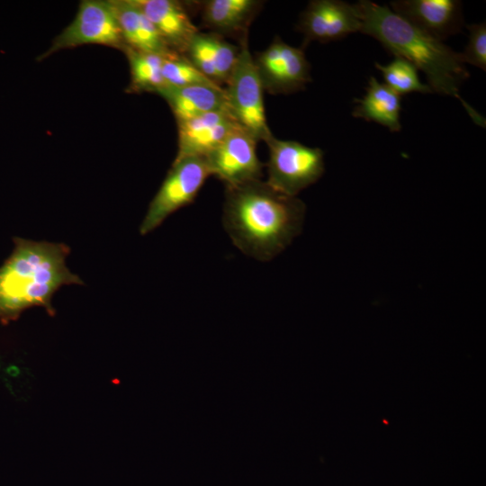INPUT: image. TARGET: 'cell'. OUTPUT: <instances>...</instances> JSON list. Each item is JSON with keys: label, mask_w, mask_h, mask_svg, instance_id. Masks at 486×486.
I'll return each instance as SVG.
<instances>
[{"label": "cell", "mask_w": 486, "mask_h": 486, "mask_svg": "<svg viewBox=\"0 0 486 486\" xmlns=\"http://www.w3.org/2000/svg\"><path fill=\"white\" fill-rule=\"evenodd\" d=\"M469 40L462 54L464 63L486 70V25L485 22L470 24Z\"/></svg>", "instance_id": "obj_22"}, {"label": "cell", "mask_w": 486, "mask_h": 486, "mask_svg": "<svg viewBox=\"0 0 486 486\" xmlns=\"http://www.w3.org/2000/svg\"><path fill=\"white\" fill-rule=\"evenodd\" d=\"M238 127L228 110L177 121L178 149L175 159L205 158Z\"/></svg>", "instance_id": "obj_11"}, {"label": "cell", "mask_w": 486, "mask_h": 486, "mask_svg": "<svg viewBox=\"0 0 486 486\" xmlns=\"http://www.w3.org/2000/svg\"><path fill=\"white\" fill-rule=\"evenodd\" d=\"M239 53L224 88L227 110L236 123L257 142L272 136L266 116L263 86L254 57L249 51L248 34L239 39Z\"/></svg>", "instance_id": "obj_4"}, {"label": "cell", "mask_w": 486, "mask_h": 486, "mask_svg": "<svg viewBox=\"0 0 486 486\" xmlns=\"http://www.w3.org/2000/svg\"><path fill=\"white\" fill-rule=\"evenodd\" d=\"M269 149L266 183L290 196L316 183L325 170L324 152L294 140H283L274 135L266 142Z\"/></svg>", "instance_id": "obj_5"}, {"label": "cell", "mask_w": 486, "mask_h": 486, "mask_svg": "<svg viewBox=\"0 0 486 486\" xmlns=\"http://www.w3.org/2000/svg\"><path fill=\"white\" fill-rule=\"evenodd\" d=\"M211 176L205 158L175 159L140 226L141 235L157 229L169 215L194 202Z\"/></svg>", "instance_id": "obj_6"}, {"label": "cell", "mask_w": 486, "mask_h": 486, "mask_svg": "<svg viewBox=\"0 0 486 486\" xmlns=\"http://www.w3.org/2000/svg\"><path fill=\"white\" fill-rule=\"evenodd\" d=\"M305 210L296 196L280 193L259 179L226 186L222 222L238 249L269 261L300 234Z\"/></svg>", "instance_id": "obj_1"}, {"label": "cell", "mask_w": 486, "mask_h": 486, "mask_svg": "<svg viewBox=\"0 0 486 486\" xmlns=\"http://www.w3.org/2000/svg\"><path fill=\"white\" fill-rule=\"evenodd\" d=\"M124 49L130 63L131 90L159 94L166 86L162 75L165 56L129 47Z\"/></svg>", "instance_id": "obj_19"}, {"label": "cell", "mask_w": 486, "mask_h": 486, "mask_svg": "<svg viewBox=\"0 0 486 486\" xmlns=\"http://www.w3.org/2000/svg\"><path fill=\"white\" fill-rule=\"evenodd\" d=\"M115 13L125 47L166 56L172 51L134 0L110 1Z\"/></svg>", "instance_id": "obj_15"}, {"label": "cell", "mask_w": 486, "mask_h": 486, "mask_svg": "<svg viewBox=\"0 0 486 486\" xmlns=\"http://www.w3.org/2000/svg\"><path fill=\"white\" fill-rule=\"evenodd\" d=\"M63 243L14 238V249L0 267V320H16L25 310L42 307L55 314L51 300L63 285L83 284L66 265Z\"/></svg>", "instance_id": "obj_3"}, {"label": "cell", "mask_w": 486, "mask_h": 486, "mask_svg": "<svg viewBox=\"0 0 486 486\" xmlns=\"http://www.w3.org/2000/svg\"><path fill=\"white\" fill-rule=\"evenodd\" d=\"M361 14L356 4L340 0H313L302 13L297 30L305 47L312 40L322 43L341 40L360 32Z\"/></svg>", "instance_id": "obj_10"}, {"label": "cell", "mask_w": 486, "mask_h": 486, "mask_svg": "<svg viewBox=\"0 0 486 486\" xmlns=\"http://www.w3.org/2000/svg\"><path fill=\"white\" fill-rule=\"evenodd\" d=\"M158 32L168 48L184 54L199 32L183 4L173 0H134Z\"/></svg>", "instance_id": "obj_14"}, {"label": "cell", "mask_w": 486, "mask_h": 486, "mask_svg": "<svg viewBox=\"0 0 486 486\" xmlns=\"http://www.w3.org/2000/svg\"><path fill=\"white\" fill-rule=\"evenodd\" d=\"M390 4L394 13L442 41L464 26L458 0H399Z\"/></svg>", "instance_id": "obj_12"}, {"label": "cell", "mask_w": 486, "mask_h": 486, "mask_svg": "<svg viewBox=\"0 0 486 486\" xmlns=\"http://www.w3.org/2000/svg\"><path fill=\"white\" fill-rule=\"evenodd\" d=\"M8 372H9V374L17 375L19 374V369L15 366H11L8 369Z\"/></svg>", "instance_id": "obj_23"}, {"label": "cell", "mask_w": 486, "mask_h": 486, "mask_svg": "<svg viewBox=\"0 0 486 486\" xmlns=\"http://www.w3.org/2000/svg\"><path fill=\"white\" fill-rule=\"evenodd\" d=\"M162 75L166 86L216 85L202 74L184 55L176 52L164 57Z\"/></svg>", "instance_id": "obj_21"}, {"label": "cell", "mask_w": 486, "mask_h": 486, "mask_svg": "<svg viewBox=\"0 0 486 486\" xmlns=\"http://www.w3.org/2000/svg\"><path fill=\"white\" fill-rule=\"evenodd\" d=\"M238 53L239 46L225 40L221 35L198 32L184 55L202 74L221 86L229 80Z\"/></svg>", "instance_id": "obj_13"}, {"label": "cell", "mask_w": 486, "mask_h": 486, "mask_svg": "<svg viewBox=\"0 0 486 486\" xmlns=\"http://www.w3.org/2000/svg\"><path fill=\"white\" fill-rule=\"evenodd\" d=\"M355 103L354 117L379 123L392 132L400 130V96L374 76L369 78L363 98L355 99Z\"/></svg>", "instance_id": "obj_18"}, {"label": "cell", "mask_w": 486, "mask_h": 486, "mask_svg": "<svg viewBox=\"0 0 486 486\" xmlns=\"http://www.w3.org/2000/svg\"><path fill=\"white\" fill-rule=\"evenodd\" d=\"M356 4L362 20L360 32L374 37L395 57L423 71L433 93L458 96L461 86L470 76L461 53L386 5L369 0Z\"/></svg>", "instance_id": "obj_2"}, {"label": "cell", "mask_w": 486, "mask_h": 486, "mask_svg": "<svg viewBox=\"0 0 486 486\" xmlns=\"http://www.w3.org/2000/svg\"><path fill=\"white\" fill-rule=\"evenodd\" d=\"M254 62L263 89L270 94H291L302 90L311 81L310 65L303 48L291 46L275 37Z\"/></svg>", "instance_id": "obj_8"}, {"label": "cell", "mask_w": 486, "mask_h": 486, "mask_svg": "<svg viewBox=\"0 0 486 486\" xmlns=\"http://www.w3.org/2000/svg\"><path fill=\"white\" fill-rule=\"evenodd\" d=\"M375 67L382 72L384 85L400 96L414 92L433 93L428 85L419 80L418 68L405 58L395 57L388 65L376 62Z\"/></svg>", "instance_id": "obj_20"}, {"label": "cell", "mask_w": 486, "mask_h": 486, "mask_svg": "<svg viewBox=\"0 0 486 486\" xmlns=\"http://www.w3.org/2000/svg\"><path fill=\"white\" fill-rule=\"evenodd\" d=\"M262 5L257 0H209L202 4L205 26L221 35L248 34V28Z\"/></svg>", "instance_id": "obj_17"}, {"label": "cell", "mask_w": 486, "mask_h": 486, "mask_svg": "<svg viewBox=\"0 0 486 486\" xmlns=\"http://www.w3.org/2000/svg\"><path fill=\"white\" fill-rule=\"evenodd\" d=\"M256 143L240 127L235 129L205 157L211 176L221 180L225 186L261 179L264 165L257 157Z\"/></svg>", "instance_id": "obj_9"}, {"label": "cell", "mask_w": 486, "mask_h": 486, "mask_svg": "<svg viewBox=\"0 0 486 486\" xmlns=\"http://www.w3.org/2000/svg\"><path fill=\"white\" fill-rule=\"evenodd\" d=\"M158 94L167 102L176 122L227 110L225 90L217 85L166 86Z\"/></svg>", "instance_id": "obj_16"}, {"label": "cell", "mask_w": 486, "mask_h": 486, "mask_svg": "<svg viewBox=\"0 0 486 486\" xmlns=\"http://www.w3.org/2000/svg\"><path fill=\"white\" fill-rule=\"evenodd\" d=\"M85 44L125 48L122 32L110 1L86 0L81 2L74 20L54 39L43 57L60 50Z\"/></svg>", "instance_id": "obj_7"}]
</instances>
